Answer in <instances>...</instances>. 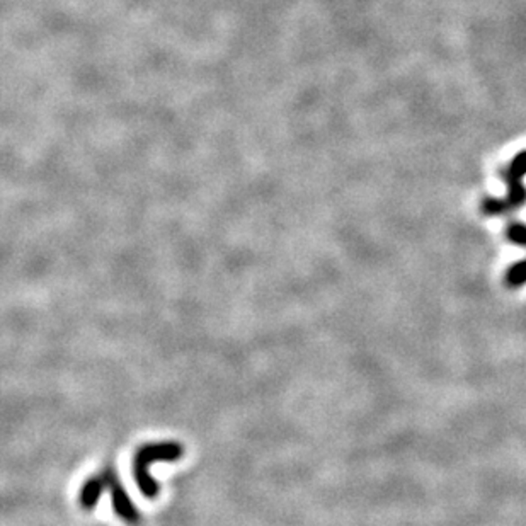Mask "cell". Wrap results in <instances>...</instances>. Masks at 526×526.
I'll return each mask as SVG.
<instances>
[{
	"mask_svg": "<svg viewBox=\"0 0 526 526\" xmlns=\"http://www.w3.org/2000/svg\"><path fill=\"white\" fill-rule=\"evenodd\" d=\"M102 493L110 491L111 493V501H113V508L115 513L128 525H138L140 523V511L132 503V499L128 497V494L123 487V482L116 476L113 469H106L102 470L98 476Z\"/></svg>",
	"mask_w": 526,
	"mask_h": 526,
	"instance_id": "obj_3",
	"label": "cell"
},
{
	"mask_svg": "<svg viewBox=\"0 0 526 526\" xmlns=\"http://www.w3.org/2000/svg\"><path fill=\"white\" fill-rule=\"evenodd\" d=\"M526 150L516 153L503 171V180L508 186L506 197H487L482 203V212L487 216H501L522 208L526 203Z\"/></svg>",
	"mask_w": 526,
	"mask_h": 526,
	"instance_id": "obj_2",
	"label": "cell"
},
{
	"mask_svg": "<svg viewBox=\"0 0 526 526\" xmlns=\"http://www.w3.org/2000/svg\"><path fill=\"white\" fill-rule=\"evenodd\" d=\"M506 283L511 288L523 286L526 283V259L520 263L513 264L506 273Z\"/></svg>",
	"mask_w": 526,
	"mask_h": 526,
	"instance_id": "obj_5",
	"label": "cell"
},
{
	"mask_svg": "<svg viewBox=\"0 0 526 526\" xmlns=\"http://www.w3.org/2000/svg\"><path fill=\"white\" fill-rule=\"evenodd\" d=\"M184 455L181 443L162 442V443H150L142 446L133 459V478L145 497L153 499L161 493V486L155 478L150 476V467L159 461H178Z\"/></svg>",
	"mask_w": 526,
	"mask_h": 526,
	"instance_id": "obj_1",
	"label": "cell"
},
{
	"mask_svg": "<svg viewBox=\"0 0 526 526\" xmlns=\"http://www.w3.org/2000/svg\"><path fill=\"white\" fill-rule=\"evenodd\" d=\"M508 239L516 246L526 247V225L522 222H514L508 227Z\"/></svg>",
	"mask_w": 526,
	"mask_h": 526,
	"instance_id": "obj_6",
	"label": "cell"
},
{
	"mask_svg": "<svg viewBox=\"0 0 526 526\" xmlns=\"http://www.w3.org/2000/svg\"><path fill=\"white\" fill-rule=\"evenodd\" d=\"M102 495V487L99 478H91L85 484H83V491H81V506L83 510H92L96 508L99 503V497Z\"/></svg>",
	"mask_w": 526,
	"mask_h": 526,
	"instance_id": "obj_4",
	"label": "cell"
}]
</instances>
